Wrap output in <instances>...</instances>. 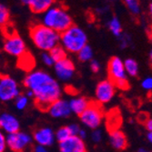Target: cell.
Masks as SVG:
<instances>
[{"instance_id": "obj_36", "label": "cell", "mask_w": 152, "mask_h": 152, "mask_svg": "<svg viewBox=\"0 0 152 152\" xmlns=\"http://www.w3.org/2000/svg\"><path fill=\"white\" fill-rule=\"evenodd\" d=\"M144 126H145V128H146V129L148 131L152 130V118H148L144 121Z\"/></svg>"}, {"instance_id": "obj_24", "label": "cell", "mask_w": 152, "mask_h": 152, "mask_svg": "<svg viewBox=\"0 0 152 152\" xmlns=\"http://www.w3.org/2000/svg\"><path fill=\"white\" fill-rule=\"evenodd\" d=\"M71 135V132L68 129V126L66 127H61L59 128L56 132H55V137H56V140L59 143L66 139H68Z\"/></svg>"}, {"instance_id": "obj_11", "label": "cell", "mask_w": 152, "mask_h": 152, "mask_svg": "<svg viewBox=\"0 0 152 152\" xmlns=\"http://www.w3.org/2000/svg\"><path fill=\"white\" fill-rule=\"evenodd\" d=\"M107 72L109 79H111L114 83L127 79L128 75L124 67V61L118 57L110 58L107 65Z\"/></svg>"}, {"instance_id": "obj_41", "label": "cell", "mask_w": 152, "mask_h": 152, "mask_svg": "<svg viewBox=\"0 0 152 152\" xmlns=\"http://www.w3.org/2000/svg\"><path fill=\"white\" fill-rule=\"evenodd\" d=\"M149 62H150V64L152 66V48H151V50L149 52Z\"/></svg>"}, {"instance_id": "obj_26", "label": "cell", "mask_w": 152, "mask_h": 152, "mask_svg": "<svg viewBox=\"0 0 152 152\" xmlns=\"http://www.w3.org/2000/svg\"><path fill=\"white\" fill-rule=\"evenodd\" d=\"M10 19V13L8 8L0 3V26H4L9 23Z\"/></svg>"}, {"instance_id": "obj_25", "label": "cell", "mask_w": 152, "mask_h": 152, "mask_svg": "<svg viewBox=\"0 0 152 152\" xmlns=\"http://www.w3.org/2000/svg\"><path fill=\"white\" fill-rule=\"evenodd\" d=\"M131 14L137 16L140 13V4L139 0H123Z\"/></svg>"}, {"instance_id": "obj_28", "label": "cell", "mask_w": 152, "mask_h": 152, "mask_svg": "<svg viewBox=\"0 0 152 152\" xmlns=\"http://www.w3.org/2000/svg\"><path fill=\"white\" fill-rule=\"evenodd\" d=\"M15 99H16V102H15L16 103V107L18 110L25 109L27 107V105H28V96H27L26 95L19 94Z\"/></svg>"}, {"instance_id": "obj_1", "label": "cell", "mask_w": 152, "mask_h": 152, "mask_svg": "<svg viewBox=\"0 0 152 152\" xmlns=\"http://www.w3.org/2000/svg\"><path fill=\"white\" fill-rule=\"evenodd\" d=\"M24 86L33 92L37 107L44 111L52 102L60 99L62 93L58 82L43 70L30 71L24 78Z\"/></svg>"}, {"instance_id": "obj_29", "label": "cell", "mask_w": 152, "mask_h": 152, "mask_svg": "<svg viewBox=\"0 0 152 152\" xmlns=\"http://www.w3.org/2000/svg\"><path fill=\"white\" fill-rule=\"evenodd\" d=\"M41 59H42L43 63L48 66H53L55 64V61L52 58L51 55L48 51H43L42 55H41Z\"/></svg>"}, {"instance_id": "obj_21", "label": "cell", "mask_w": 152, "mask_h": 152, "mask_svg": "<svg viewBox=\"0 0 152 152\" xmlns=\"http://www.w3.org/2000/svg\"><path fill=\"white\" fill-rule=\"evenodd\" d=\"M77 58L81 62H88L93 58V49L88 44L83 47L77 53Z\"/></svg>"}, {"instance_id": "obj_7", "label": "cell", "mask_w": 152, "mask_h": 152, "mask_svg": "<svg viewBox=\"0 0 152 152\" xmlns=\"http://www.w3.org/2000/svg\"><path fill=\"white\" fill-rule=\"evenodd\" d=\"M3 48L6 53L17 58H20L26 53L25 41L16 32L6 36Z\"/></svg>"}, {"instance_id": "obj_43", "label": "cell", "mask_w": 152, "mask_h": 152, "mask_svg": "<svg viewBox=\"0 0 152 152\" xmlns=\"http://www.w3.org/2000/svg\"><path fill=\"white\" fill-rule=\"evenodd\" d=\"M139 151L140 152H146L147 150H146V148H139Z\"/></svg>"}, {"instance_id": "obj_27", "label": "cell", "mask_w": 152, "mask_h": 152, "mask_svg": "<svg viewBox=\"0 0 152 152\" xmlns=\"http://www.w3.org/2000/svg\"><path fill=\"white\" fill-rule=\"evenodd\" d=\"M31 61H34L33 58L30 56V55L26 53L25 55H23L22 57L19 58V62H20L19 66L21 67H23L24 69H26V70H31L33 66H34L33 63L31 64Z\"/></svg>"}, {"instance_id": "obj_2", "label": "cell", "mask_w": 152, "mask_h": 152, "mask_svg": "<svg viewBox=\"0 0 152 152\" xmlns=\"http://www.w3.org/2000/svg\"><path fill=\"white\" fill-rule=\"evenodd\" d=\"M30 37L34 45L42 51H49L60 43V33L43 24L31 27Z\"/></svg>"}, {"instance_id": "obj_5", "label": "cell", "mask_w": 152, "mask_h": 152, "mask_svg": "<svg viewBox=\"0 0 152 152\" xmlns=\"http://www.w3.org/2000/svg\"><path fill=\"white\" fill-rule=\"evenodd\" d=\"M80 120L87 128L90 129H98L104 119V113L101 104L90 102L89 106L80 115Z\"/></svg>"}, {"instance_id": "obj_34", "label": "cell", "mask_w": 152, "mask_h": 152, "mask_svg": "<svg viewBox=\"0 0 152 152\" xmlns=\"http://www.w3.org/2000/svg\"><path fill=\"white\" fill-rule=\"evenodd\" d=\"M118 38L120 39V46H121L122 48H126L129 45V42H127V40H129V36L121 34V36L118 37Z\"/></svg>"}, {"instance_id": "obj_20", "label": "cell", "mask_w": 152, "mask_h": 152, "mask_svg": "<svg viewBox=\"0 0 152 152\" xmlns=\"http://www.w3.org/2000/svg\"><path fill=\"white\" fill-rule=\"evenodd\" d=\"M124 67L127 75L130 77H136L139 73V64L133 58H127L124 61Z\"/></svg>"}, {"instance_id": "obj_18", "label": "cell", "mask_w": 152, "mask_h": 152, "mask_svg": "<svg viewBox=\"0 0 152 152\" xmlns=\"http://www.w3.org/2000/svg\"><path fill=\"white\" fill-rule=\"evenodd\" d=\"M54 3L55 0H30L28 7L35 14H43L54 6Z\"/></svg>"}, {"instance_id": "obj_4", "label": "cell", "mask_w": 152, "mask_h": 152, "mask_svg": "<svg viewBox=\"0 0 152 152\" xmlns=\"http://www.w3.org/2000/svg\"><path fill=\"white\" fill-rule=\"evenodd\" d=\"M66 52L77 54L88 44V36L81 27L71 25L68 28L60 33V43Z\"/></svg>"}, {"instance_id": "obj_19", "label": "cell", "mask_w": 152, "mask_h": 152, "mask_svg": "<svg viewBox=\"0 0 152 152\" xmlns=\"http://www.w3.org/2000/svg\"><path fill=\"white\" fill-rule=\"evenodd\" d=\"M106 124L109 131L116 129H119L121 124V116L117 109H113L112 111H110L107 114L106 118Z\"/></svg>"}, {"instance_id": "obj_32", "label": "cell", "mask_w": 152, "mask_h": 152, "mask_svg": "<svg viewBox=\"0 0 152 152\" xmlns=\"http://www.w3.org/2000/svg\"><path fill=\"white\" fill-rule=\"evenodd\" d=\"M141 87L143 89H145L147 91H151L152 90V77H148L144 78L141 82Z\"/></svg>"}, {"instance_id": "obj_30", "label": "cell", "mask_w": 152, "mask_h": 152, "mask_svg": "<svg viewBox=\"0 0 152 152\" xmlns=\"http://www.w3.org/2000/svg\"><path fill=\"white\" fill-rule=\"evenodd\" d=\"M93 131L91 132V140L94 142V143H99L102 140V133L100 130H99L98 129H92Z\"/></svg>"}, {"instance_id": "obj_10", "label": "cell", "mask_w": 152, "mask_h": 152, "mask_svg": "<svg viewBox=\"0 0 152 152\" xmlns=\"http://www.w3.org/2000/svg\"><path fill=\"white\" fill-rule=\"evenodd\" d=\"M53 66L55 74L61 81L70 80L75 74V65L72 60L67 58V57L55 62Z\"/></svg>"}, {"instance_id": "obj_6", "label": "cell", "mask_w": 152, "mask_h": 152, "mask_svg": "<svg viewBox=\"0 0 152 152\" xmlns=\"http://www.w3.org/2000/svg\"><path fill=\"white\" fill-rule=\"evenodd\" d=\"M20 94L18 82L7 75H0V100L7 102Z\"/></svg>"}, {"instance_id": "obj_35", "label": "cell", "mask_w": 152, "mask_h": 152, "mask_svg": "<svg viewBox=\"0 0 152 152\" xmlns=\"http://www.w3.org/2000/svg\"><path fill=\"white\" fill-rule=\"evenodd\" d=\"M68 129H69L72 136L77 135L80 130V127L77 125V124H70V125H68Z\"/></svg>"}, {"instance_id": "obj_8", "label": "cell", "mask_w": 152, "mask_h": 152, "mask_svg": "<svg viewBox=\"0 0 152 152\" xmlns=\"http://www.w3.org/2000/svg\"><path fill=\"white\" fill-rule=\"evenodd\" d=\"M33 141V137L20 130L7 134V148L12 151H24L28 148Z\"/></svg>"}, {"instance_id": "obj_14", "label": "cell", "mask_w": 152, "mask_h": 152, "mask_svg": "<svg viewBox=\"0 0 152 152\" xmlns=\"http://www.w3.org/2000/svg\"><path fill=\"white\" fill-rule=\"evenodd\" d=\"M33 140L37 144L43 145L45 147H50L56 141L55 132L50 128H40L36 129L33 133Z\"/></svg>"}, {"instance_id": "obj_16", "label": "cell", "mask_w": 152, "mask_h": 152, "mask_svg": "<svg viewBox=\"0 0 152 152\" xmlns=\"http://www.w3.org/2000/svg\"><path fill=\"white\" fill-rule=\"evenodd\" d=\"M109 143L116 150H124L128 147V139L123 131L116 129L109 131Z\"/></svg>"}, {"instance_id": "obj_13", "label": "cell", "mask_w": 152, "mask_h": 152, "mask_svg": "<svg viewBox=\"0 0 152 152\" xmlns=\"http://www.w3.org/2000/svg\"><path fill=\"white\" fill-rule=\"evenodd\" d=\"M58 147L61 152H85L87 150L84 140L77 135L70 136L68 139L59 142Z\"/></svg>"}, {"instance_id": "obj_12", "label": "cell", "mask_w": 152, "mask_h": 152, "mask_svg": "<svg viewBox=\"0 0 152 152\" xmlns=\"http://www.w3.org/2000/svg\"><path fill=\"white\" fill-rule=\"evenodd\" d=\"M47 111L54 118H63L69 117L72 113L69 102L58 99L52 102L48 107Z\"/></svg>"}, {"instance_id": "obj_33", "label": "cell", "mask_w": 152, "mask_h": 152, "mask_svg": "<svg viewBox=\"0 0 152 152\" xmlns=\"http://www.w3.org/2000/svg\"><path fill=\"white\" fill-rule=\"evenodd\" d=\"M89 66H90V69L93 73H98L100 70V64L98 60H96V59L92 58L90 60Z\"/></svg>"}, {"instance_id": "obj_23", "label": "cell", "mask_w": 152, "mask_h": 152, "mask_svg": "<svg viewBox=\"0 0 152 152\" xmlns=\"http://www.w3.org/2000/svg\"><path fill=\"white\" fill-rule=\"evenodd\" d=\"M51 55L52 58L54 59L55 62H57L58 60H61L65 58H66V50L60 45H57L56 47H54L51 50L48 51Z\"/></svg>"}, {"instance_id": "obj_9", "label": "cell", "mask_w": 152, "mask_h": 152, "mask_svg": "<svg viewBox=\"0 0 152 152\" xmlns=\"http://www.w3.org/2000/svg\"><path fill=\"white\" fill-rule=\"evenodd\" d=\"M116 85L111 79L100 81L96 88L95 95L96 102L103 105L112 100L116 93Z\"/></svg>"}, {"instance_id": "obj_39", "label": "cell", "mask_w": 152, "mask_h": 152, "mask_svg": "<svg viewBox=\"0 0 152 152\" xmlns=\"http://www.w3.org/2000/svg\"><path fill=\"white\" fill-rule=\"evenodd\" d=\"M147 139H148V141L150 142L152 144V130L150 131H148V134H147Z\"/></svg>"}, {"instance_id": "obj_38", "label": "cell", "mask_w": 152, "mask_h": 152, "mask_svg": "<svg viewBox=\"0 0 152 152\" xmlns=\"http://www.w3.org/2000/svg\"><path fill=\"white\" fill-rule=\"evenodd\" d=\"M77 136H78V137H80L82 140H85L86 137H87V132H86V130H85V129H80V130H79V132H78Z\"/></svg>"}, {"instance_id": "obj_22", "label": "cell", "mask_w": 152, "mask_h": 152, "mask_svg": "<svg viewBox=\"0 0 152 152\" xmlns=\"http://www.w3.org/2000/svg\"><path fill=\"white\" fill-rule=\"evenodd\" d=\"M108 28L115 37H118L121 36L122 34V26H121V23L119 21V19L116 17L112 18L108 21Z\"/></svg>"}, {"instance_id": "obj_17", "label": "cell", "mask_w": 152, "mask_h": 152, "mask_svg": "<svg viewBox=\"0 0 152 152\" xmlns=\"http://www.w3.org/2000/svg\"><path fill=\"white\" fill-rule=\"evenodd\" d=\"M68 102H69L72 113L79 116L89 106L91 101L86 99L85 96H76V98H73Z\"/></svg>"}, {"instance_id": "obj_31", "label": "cell", "mask_w": 152, "mask_h": 152, "mask_svg": "<svg viewBox=\"0 0 152 152\" xmlns=\"http://www.w3.org/2000/svg\"><path fill=\"white\" fill-rule=\"evenodd\" d=\"M7 148V136L5 135V132L2 129H0V152H4Z\"/></svg>"}, {"instance_id": "obj_42", "label": "cell", "mask_w": 152, "mask_h": 152, "mask_svg": "<svg viewBox=\"0 0 152 152\" xmlns=\"http://www.w3.org/2000/svg\"><path fill=\"white\" fill-rule=\"evenodd\" d=\"M21 1H22L23 4H25V5H26V6H28V4H29V2H30V0H21Z\"/></svg>"}, {"instance_id": "obj_15", "label": "cell", "mask_w": 152, "mask_h": 152, "mask_svg": "<svg viewBox=\"0 0 152 152\" xmlns=\"http://www.w3.org/2000/svg\"><path fill=\"white\" fill-rule=\"evenodd\" d=\"M0 129L7 134L17 132L20 129V123L12 114L3 113L0 115Z\"/></svg>"}, {"instance_id": "obj_3", "label": "cell", "mask_w": 152, "mask_h": 152, "mask_svg": "<svg viewBox=\"0 0 152 152\" xmlns=\"http://www.w3.org/2000/svg\"><path fill=\"white\" fill-rule=\"evenodd\" d=\"M42 15V24L58 33H62L73 25V20L69 13L60 7L52 6Z\"/></svg>"}, {"instance_id": "obj_40", "label": "cell", "mask_w": 152, "mask_h": 152, "mask_svg": "<svg viewBox=\"0 0 152 152\" xmlns=\"http://www.w3.org/2000/svg\"><path fill=\"white\" fill-rule=\"evenodd\" d=\"M148 12H149V16L152 19V1L150 2L149 6H148Z\"/></svg>"}, {"instance_id": "obj_37", "label": "cell", "mask_w": 152, "mask_h": 152, "mask_svg": "<svg viewBox=\"0 0 152 152\" xmlns=\"http://www.w3.org/2000/svg\"><path fill=\"white\" fill-rule=\"evenodd\" d=\"M34 151L35 152H46L47 151V147L40 145V144H36L34 147Z\"/></svg>"}]
</instances>
